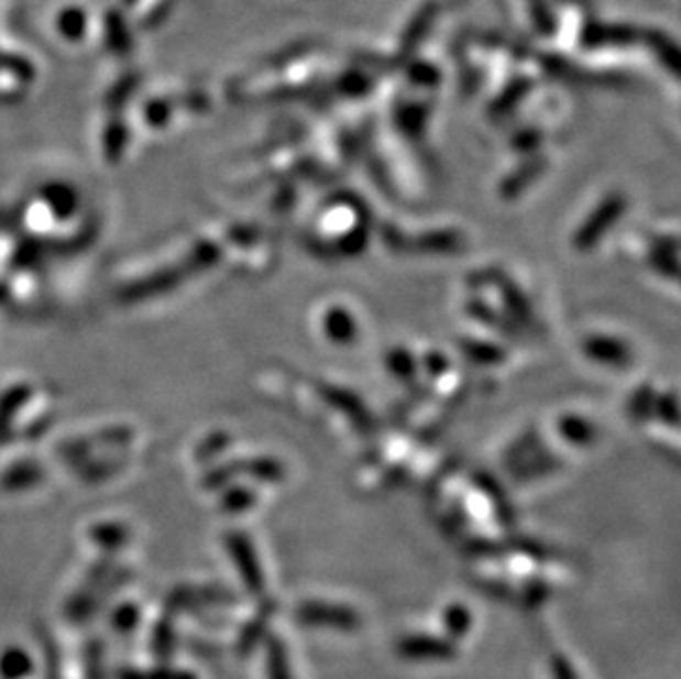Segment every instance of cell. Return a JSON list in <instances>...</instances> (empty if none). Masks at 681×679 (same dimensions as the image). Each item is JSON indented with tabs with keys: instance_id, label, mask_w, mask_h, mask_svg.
<instances>
[{
	"instance_id": "6da1fadb",
	"label": "cell",
	"mask_w": 681,
	"mask_h": 679,
	"mask_svg": "<svg viewBox=\"0 0 681 679\" xmlns=\"http://www.w3.org/2000/svg\"><path fill=\"white\" fill-rule=\"evenodd\" d=\"M298 620L305 626H322L333 631H355L360 626V615L353 609L325 602H305L298 609Z\"/></svg>"
},
{
	"instance_id": "7a4b0ae2",
	"label": "cell",
	"mask_w": 681,
	"mask_h": 679,
	"mask_svg": "<svg viewBox=\"0 0 681 679\" xmlns=\"http://www.w3.org/2000/svg\"><path fill=\"white\" fill-rule=\"evenodd\" d=\"M397 653L404 659L413 661H446L457 655V648L452 639H441L435 635L417 633V635H406L397 644Z\"/></svg>"
},
{
	"instance_id": "3957f363",
	"label": "cell",
	"mask_w": 681,
	"mask_h": 679,
	"mask_svg": "<svg viewBox=\"0 0 681 679\" xmlns=\"http://www.w3.org/2000/svg\"><path fill=\"white\" fill-rule=\"evenodd\" d=\"M267 679H294L287 648L278 637L267 646Z\"/></svg>"
},
{
	"instance_id": "277c9868",
	"label": "cell",
	"mask_w": 681,
	"mask_h": 679,
	"mask_svg": "<svg viewBox=\"0 0 681 679\" xmlns=\"http://www.w3.org/2000/svg\"><path fill=\"white\" fill-rule=\"evenodd\" d=\"M443 626L452 637H463L472 626V615L465 606L452 604L443 615Z\"/></svg>"
}]
</instances>
